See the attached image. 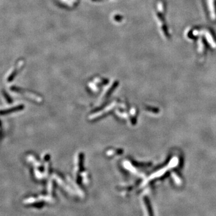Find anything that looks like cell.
I'll return each instance as SVG.
<instances>
[{
  "label": "cell",
  "instance_id": "obj_1",
  "mask_svg": "<svg viewBox=\"0 0 216 216\" xmlns=\"http://www.w3.org/2000/svg\"><path fill=\"white\" fill-rule=\"evenodd\" d=\"M114 19H115L116 21L120 22L121 21V19H122V16L120 15H116L114 16Z\"/></svg>",
  "mask_w": 216,
  "mask_h": 216
},
{
  "label": "cell",
  "instance_id": "obj_2",
  "mask_svg": "<svg viewBox=\"0 0 216 216\" xmlns=\"http://www.w3.org/2000/svg\"><path fill=\"white\" fill-rule=\"evenodd\" d=\"M93 1H102L103 0H92Z\"/></svg>",
  "mask_w": 216,
  "mask_h": 216
}]
</instances>
